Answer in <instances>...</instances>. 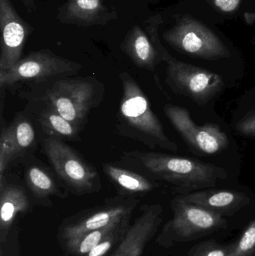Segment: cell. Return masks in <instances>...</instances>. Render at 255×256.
Wrapping results in <instances>:
<instances>
[{"label": "cell", "mask_w": 255, "mask_h": 256, "mask_svg": "<svg viewBox=\"0 0 255 256\" xmlns=\"http://www.w3.org/2000/svg\"><path fill=\"white\" fill-rule=\"evenodd\" d=\"M244 20L247 25L253 26L255 22V12H246Z\"/></svg>", "instance_id": "28"}, {"label": "cell", "mask_w": 255, "mask_h": 256, "mask_svg": "<svg viewBox=\"0 0 255 256\" xmlns=\"http://www.w3.org/2000/svg\"><path fill=\"white\" fill-rule=\"evenodd\" d=\"M139 203L135 196H117L100 207L85 210L61 226L60 239L63 243L132 216Z\"/></svg>", "instance_id": "10"}, {"label": "cell", "mask_w": 255, "mask_h": 256, "mask_svg": "<svg viewBox=\"0 0 255 256\" xmlns=\"http://www.w3.org/2000/svg\"><path fill=\"white\" fill-rule=\"evenodd\" d=\"M120 48L139 68L154 72L163 61L149 36L138 25L133 26L127 32Z\"/></svg>", "instance_id": "15"}, {"label": "cell", "mask_w": 255, "mask_h": 256, "mask_svg": "<svg viewBox=\"0 0 255 256\" xmlns=\"http://www.w3.org/2000/svg\"><path fill=\"white\" fill-rule=\"evenodd\" d=\"M130 218H126L122 222H120L113 231L107 234L97 246L85 256H104L107 254L115 245L118 242H121L125 236L130 226Z\"/></svg>", "instance_id": "23"}, {"label": "cell", "mask_w": 255, "mask_h": 256, "mask_svg": "<svg viewBox=\"0 0 255 256\" xmlns=\"http://www.w3.org/2000/svg\"><path fill=\"white\" fill-rule=\"evenodd\" d=\"M98 98L96 80L76 78L55 80L36 100L81 129Z\"/></svg>", "instance_id": "4"}, {"label": "cell", "mask_w": 255, "mask_h": 256, "mask_svg": "<svg viewBox=\"0 0 255 256\" xmlns=\"http://www.w3.org/2000/svg\"><path fill=\"white\" fill-rule=\"evenodd\" d=\"M25 182L28 189L38 200L50 196L65 198L67 195L60 190L52 174L41 164H29L25 168Z\"/></svg>", "instance_id": "18"}, {"label": "cell", "mask_w": 255, "mask_h": 256, "mask_svg": "<svg viewBox=\"0 0 255 256\" xmlns=\"http://www.w3.org/2000/svg\"><path fill=\"white\" fill-rule=\"evenodd\" d=\"M232 244L217 243L214 240H206L193 246L188 252V256H228Z\"/></svg>", "instance_id": "25"}, {"label": "cell", "mask_w": 255, "mask_h": 256, "mask_svg": "<svg viewBox=\"0 0 255 256\" xmlns=\"http://www.w3.org/2000/svg\"><path fill=\"white\" fill-rule=\"evenodd\" d=\"M160 19V16L149 18L146 31L163 61L167 64L166 84L174 92L189 98L199 106L208 104L224 88L223 78L218 74L172 57L159 38Z\"/></svg>", "instance_id": "3"}, {"label": "cell", "mask_w": 255, "mask_h": 256, "mask_svg": "<svg viewBox=\"0 0 255 256\" xmlns=\"http://www.w3.org/2000/svg\"><path fill=\"white\" fill-rule=\"evenodd\" d=\"M43 150L57 177L74 195L98 192L102 184L97 168L62 140L48 136Z\"/></svg>", "instance_id": "5"}, {"label": "cell", "mask_w": 255, "mask_h": 256, "mask_svg": "<svg viewBox=\"0 0 255 256\" xmlns=\"http://www.w3.org/2000/svg\"><path fill=\"white\" fill-rule=\"evenodd\" d=\"M21 1H22V4H24L28 13L32 14L34 10H35L36 0H21Z\"/></svg>", "instance_id": "27"}, {"label": "cell", "mask_w": 255, "mask_h": 256, "mask_svg": "<svg viewBox=\"0 0 255 256\" xmlns=\"http://www.w3.org/2000/svg\"><path fill=\"white\" fill-rule=\"evenodd\" d=\"M11 147L12 159L24 154L35 142L36 134L32 124L26 117H15L8 127L1 130Z\"/></svg>", "instance_id": "19"}, {"label": "cell", "mask_w": 255, "mask_h": 256, "mask_svg": "<svg viewBox=\"0 0 255 256\" xmlns=\"http://www.w3.org/2000/svg\"><path fill=\"white\" fill-rule=\"evenodd\" d=\"M131 218V216H129ZM122 220L114 222L107 226L85 233L79 237L64 242V248L69 254L73 256H85L97 246L107 234L113 231Z\"/></svg>", "instance_id": "22"}, {"label": "cell", "mask_w": 255, "mask_h": 256, "mask_svg": "<svg viewBox=\"0 0 255 256\" xmlns=\"http://www.w3.org/2000/svg\"><path fill=\"white\" fill-rule=\"evenodd\" d=\"M165 40L179 52L205 60L229 58L230 51L207 26L190 16H183L163 34Z\"/></svg>", "instance_id": "7"}, {"label": "cell", "mask_w": 255, "mask_h": 256, "mask_svg": "<svg viewBox=\"0 0 255 256\" xmlns=\"http://www.w3.org/2000/svg\"><path fill=\"white\" fill-rule=\"evenodd\" d=\"M228 256H255V219L246 228L241 238L232 244Z\"/></svg>", "instance_id": "24"}, {"label": "cell", "mask_w": 255, "mask_h": 256, "mask_svg": "<svg viewBox=\"0 0 255 256\" xmlns=\"http://www.w3.org/2000/svg\"><path fill=\"white\" fill-rule=\"evenodd\" d=\"M214 6L226 13L235 12L241 6V0H213Z\"/></svg>", "instance_id": "26"}, {"label": "cell", "mask_w": 255, "mask_h": 256, "mask_svg": "<svg viewBox=\"0 0 255 256\" xmlns=\"http://www.w3.org/2000/svg\"><path fill=\"white\" fill-rule=\"evenodd\" d=\"M231 126L242 136L255 138V86L240 98Z\"/></svg>", "instance_id": "21"}, {"label": "cell", "mask_w": 255, "mask_h": 256, "mask_svg": "<svg viewBox=\"0 0 255 256\" xmlns=\"http://www.w3.org/2000/svg\"><path fill=\"white\" fill-rule=\"evenodd\" d=\"M37 121L46 135L58 140L80 141V128L76 127L55 111L43 106L37 115Z\"/></svg>", "instance_id": "20"}, {"label": "cell", "mask_w": 255, "mask_h": 256, "mask_svg": "<svg viewBox=\"0 0 255 256\" xmlns=\"http://www.w3.org/2000/svg\"><path fill=\"white\" fill-rule=\"evenodd\" d=\"M172 208L173 218L158 238L159 243L163 246L191 242L227 227L224 216L187 202L180 196L172 200Z\"/></svg>", "instance_id": "6"}, {"label": "cell", "mask_w": 255, "mask_h": 256, "mask_svg": "<svg viewBox=\"0 0 255 256\" xmlns=\"http://www.w3.org/2000/svg\"><path fill=\"white\" fill-rule=\"evenodd\" d=\"M119 78L122 84V97L115 117V126L119 135L140 142L151 150L160 147L178 152V146L166 135L139 84L127 72L121 73Z\"/></svg>", "instance_id": "2"}, {"label": "cell", "mask_w": 255, "mask_h": 256, "mask_svg": "<svg viewBox=\"0 0 255 256\" xmlns=\"http://www.w3.org/2000/svg\"><path fill=\"white\" fill-rule=\"evenodd\" d=\"M120 162L148 178L170 184L183 194L216 188L228 176L225 168L214 164L160 152H124Z\"/></svg>", "instance_id": "1"}, {"label": "cell", "mask_w": 255, "mask_h": 256, "mask_svg": "<svg viewBox=\"0 0 255 256\" xmlns=\"http://www.w3.org/2000/svg\"><path fill=\"white\" fill-rule=\"evenodd\" d=\"M30 202L22 186L0 182V242L5 243L10 227L18 214L29 209Z\"/></svg>", "instance_id": "16"}, {"label": "cell", "mask_w": 255, "mask_h": 256, "mask_svg": "<svg viewBox=\"0 0 255 256\" xmlns=\"http://www.w3.org/2000/svg\"><path fill=\"white\" fill-rule=\"evenodd\" d=\"M187 202L204 208L223 216H233L250 203L248 196L232 190L209 189L179 196Z\"/></svg>", "instance_id": "14"}, {"label": "cell", "mask_w": 255, "mask_h": 256, "mask_svg": "<svg viewBox=\"0 0 255 256\" xmlns=\"http://www.w3.org/2000/svg\"><path fill=\"white\" fill-rule=\"evenodd\" d=\"M163 110L184 142L195 150L208 155L218 154L227 150L229 137L218 124L207 123L197 126L192 120L190 111L181 106L166 104Z\"/></svg>", "instance_id": "9"}, {"label": "cell", "mask_w": 255, "mask_h": 256, "mask_svg": "<svg viewBox=\"0 0 255 256\" xmlns=\"http://www.w3.org/2000/svg\"><path fill=\"white\" fill-rule=\"evenodd\" d=\"M0 70H4L21 60L25 42L34 28L21 18L10 0H0Z\"/></svg>", "instance_id": "11"}, {"label": "cell", "mask_w": 255, "mask_h": 256, "mask_svg": "<svg viewBox=\"0 0 255 256\" xmlns=\"http://www.w3.org/2000/svg\"><path fill=\"white\" fill-rule=\"evenodd\" d=\"M141 214L130 226L125 236L111 256H141L145 246L158 230L163 220L160 204H145Z\"/></svg>", "instance_id": "12"}, {"label": "cell", "mask_w": 255, "mask_h": 256, "mask_svg": "<svg viewBox=\"0 0 255 256\" xmlns=\"http://www.w3.org/2000/svg\"><path fill=\"white\" fill-rule=\"evenodd\" d=\"M82 68L79 63L57 56L50 50H40L29 52L10 68L0 70V86L6 88L30 81L40 84L53 78L74 74Z\"/></svg>", "instance_id": "8"}, {"label": "cell", "mask_w": 255, "mask_h": 256, "mask_svg": "<svg viewBox=\"0 0 255 256\" xmlns=\"http://www.w3.org/2000/svg\"><path fill=\"white\" fill-rule=\"evenodd\" d=\"M103 172L118 190V195H144L159 188L160 183L140 173L112 164H103Z\"/></svg>", "instance_id": "17"}, {"label": "cell", "mask_w": 255, "mask_h": 256, "mask_svg": "<svg viewBox=\"0 0 255 256\" xmlns=\"http://www.w3.org/2000/svg\"><path fill=\"white\" fill-rule=\"evenodd\" d=\"M56 18L65 25L89 27L106 25L116 19L117 13L104 0H67L58 8Z\"/></svg>", "instance_id": "13"}]
</instances>
